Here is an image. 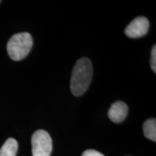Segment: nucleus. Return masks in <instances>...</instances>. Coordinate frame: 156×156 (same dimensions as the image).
Instances as JSON below:
<instances>
[{"mask_svg":"<svg viewBox=\"0 0 156 156\" xmlns=\"http://www.w3.org/2000/svg\"><path fill=\"white\" fill-rule=\"evenodd\" d=\"M18 144L14 138H9L0 148V156H16Z\"/></svg>","mask_w":156,"mask_h":156,"instance_id":"nucleus-6","label":"nucleus"},{"mask_svg":"<svg viewBox=\"0 0 156 156\" xmlns=\"http://www.w3.org/2000/svg\"><path fill=\"white\" fill-rule=\"evenodd\" d=\"M143 132L147 139L156 141V120L151 118L146 120L143 124Z\"/></svg>","mask_w":156,"mask_h":156,"instance_id":"nucleus-7","label":"nucleus"},{"mask_svg":"<svg viewBox=\"0 0 156 156\" xmlns=\"http://www.w3.org/2000/svg\"><path fill=\"white\" fill-rule=\"evenodd\" d=\"M93 77V65L87 58H81L76 62L72 73L70 90L75 96H80L87 90Z\"/></svg>","mask_w":156,"mask_h":156,"instance_id":"nucleus-1","label":"nucleus"},{"mask_svg":"<svg viewBox=\"0 0 156 156\" xmlns=\"http://www.w3.org/2000/svg\"><path fill=\"white\" fill-rule=\"evenodd\" d=\"M33 156H50L52 151V140L49 134L43 129L36 131L31 137Z\"/></svg>","mask_w":156,"mask_h":156,"instance_id":"nucleus-3","label":"nucleus"},{"mask_svg":"<svg viewBox=\"0 0 156 156\" xmlns=\"http://www.w3.org/2000/svg\"><path fill=\"white\" fill-rule=\"evenodd\" d=\"M151 69L154 73H156V46L154 45L151 51Z\"/></svg>","mask_w":156,"mask_h":156,"instance_id":"nucleus-8","label":"nucleus"},{"mask_svg":"<svg viewBox=\"0 0 156 156\" xmlns=\"http://www.w3.org/2000/svg\"><path fill=\"white\" fill-rule=\"evenodd\" d=\"M0 3H1V1H0Z\"/></svg>","mask_w":156,"mask_h":156,"instance_id":"nucleus-10","label":"nucleus"},{"mask_svg":"<svg viewBox=\"0 0 156 156\" xmlns=\"http://www.w3.org/2000/svg\"><path fill=\"white\" fill-rule=\"evenodd\" d=\"M149 28V21L145 17H138L134 19L125 29L126 36L131 38H137L145 36Z\"/></svg>","mask_w":156,"mask_h":156,"instance_id":"nucleus-4","label":"nucleus"},{"mask_svg":"<svg viewBox=\"0 0 156 156\" xmlns=\"http://www.w3.org/2000/svg\"><path fill=\"white\" fill-rule=\"evenodd\" d=\"M128 110V106L125 103L120 101H116L109 108L108 116L113 122L120 123L126 119Z\"/></svg>","mask_w":156,"mask_h":156,"instance_id":"nucleus-5","label":"nucleus"},{"mask_svg":"<svg viewBox=\"0 0 156 156\" xmlns=\"http://www.w3.org/2000/svg\"><path fill=\"white\" fill-rule=\"evenodd\" d=\"M82 156H105L100 152L95 151V150H87L83 153Z\"/></svg>","mask_w":156,"mask_h":156,"instance_id":"nucleus-9","label":"nucleus"},{"mask_svg":"<svg viewBox=\"0 0 156 156\" xmlns=\"http://www.w3.org/2000/svg\"><path fill=\"white\" fill-rule=\"evenodd\" d=\"M33 43L32 36L29 33L23 32L13 35L7 44L9 57L14 61L23 59L30 53Z\"/></svg>","mask_w":156,"mask_h":156,"instance_id":"nucleus-2","label":"nucleus"}]
</instances>
